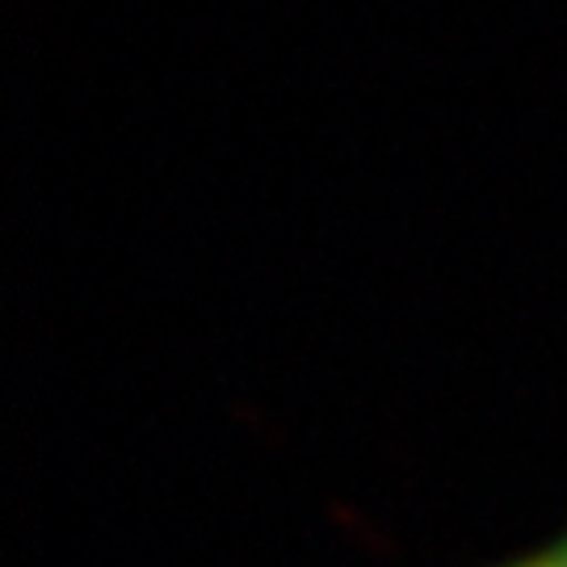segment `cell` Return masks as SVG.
Here are the masks:
<instances>
[{"label": "cell", "instance_id": "1", "mask_svg": "<svg viewBox=\"0 0 567 567\" xmlns=\"http://www.w3.org/2000/svg\"><path fill=\"white\" fill-rule=\"evenodd\" d=\"M513 567H567V534L564 538H555L550 547L534 550L529 559H522V564H513Z\"/></svg>", "mask_w": 567, "mask_h": 567}]
</instances>
